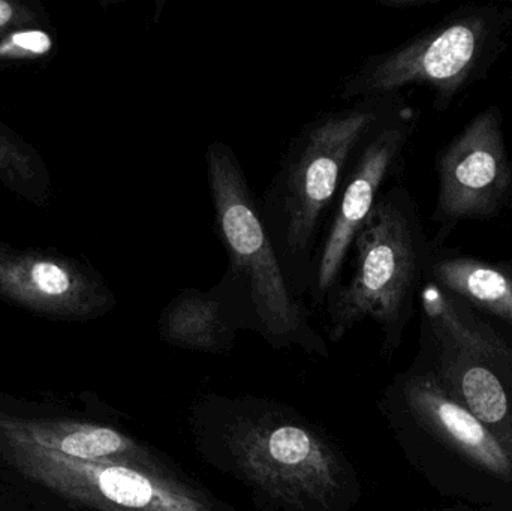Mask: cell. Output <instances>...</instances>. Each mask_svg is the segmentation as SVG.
Listing matches in <instances>:
<instances>
[{"label": "cell", "instance_id": "52a82bcc", "mask_svg": "<svg viewBox=\"0 0 512 511\" xmlns=\"http://www.w3.org/2000/svg\"><path fill=\"white\" fill-rule=\"evenodd\" d=\"M249 482L291 506L325 504L340 488L339 461L310 429L292 423L243 422L228 438Z\"/></svg>", "mask_w": 512, "mask_h": 511}, {"label": "cell", "instance_id": "ac0fdd59", "mask_svg": "<svg viewBox=\"0 0 512 511\" xmlns=\"http://www.w3.org/2000/svg\"><path fill=\"white\" fill-rule=\"evenodd\" d=\"M478 511V510H477Z\"/></svg>", "mask_w": 512, "mask_h": 511}, {"label": "cell", "instance_id": "6da1fadb", "mask_svg": "<svg viewBox=\"0 0 512 511\" xmlns=\"http://www.w3.org/2000/svg\"><path fill=\"white\" fill-rule=\"evenodd\" d=\"M403 108L397 95L357 99L310 120L283 153L259 203L283 272L300 299L309 294L313 257L352 162Z\"/></svg>", "mask_w": 512, "mask_h": 511}, {"label": "cell", "instance_id": "8fae6325", "mask_svg": "<svg viewBox=\"0 0 512 511\" xmlns=\"http://www.w3.org/2000/svg\"><path fill=\"white\" fill-rule=\"evenodd\" d=\"M0 441L80 461L162 470L152 453L110 426L75 420L21 419L0 413Z\"/></svg>", "mask_w": 512, "mask_h": 511}, {"label": "cell", "instance_id": "e0dca14e", "mask_svg": "<svg viewBox=\"0 0 512 511\" xmlns=\"http://www.w3.org/2000/svg\"><path fill=\"white\" fill-rule=\"evenodd\" d=\"M448 511H457V509H451V510H448ZM463 511H466V509L463 510Z\"/></svg>", "mask_w": 512, "mask_h": 511}, {"label": "cell", "instance_id": "2e32d148", "mask_svg": "<svg viewBox=\"0 0 512 511\" xmlns=\"http://www.w3.org/2000/svg\"><path fill=\"white\" fill-rule=\"evenodd\" d=\"M11 17V6H9L8 3L2 2V0H0V26H3V24L8 23V21L11 20Z\"/></svg>", "mask_w": 512, "mask_h": 511}, {"label": "cell", "instance_id": "7c38bea8", "mask_svg": "<svg viewBox=\"0 0 512 511\" xmlns=\"http://www.w3.org/2000/svg\"><path fill=\"white\" fill-rule=\"evenodd\" d=\"M234 327L230 312L212 288H185L159 317V333L165 342L206 353L227 350L233 342Z\"/></svg>", "mask_w": 512, "mask_h": 511}, {"label": "cell", "instance_id": "277c9868", "mask_svg": "<svg viewBox=\"0 0 512 511\" xmlns=\"http://www.w3.org/2000/svg\"><path fill=\"white\" fill-rule=\"evenodd\" d=\"M351 275L325 300L327 332L339 342L364 320L375 321L390 350L399 344L411 314L423 266L420 225L405 189L396 186L379 198L352 245Z\"/></svg>", "mask_w": 512, "mask_h": 511}, {"label": "cell", "instance_id": "ba28073f", "mask_svg": "<svg viewBox=\"0 0 512 511\" xmlns=\"http://www.w3.org/2000/svg\"><path fill=\"white\" fill-rule=\"evenodd\" d=\"M411 132V111L405 107L369 138L352 162L313 257V308H324L331 291L345 278L352 245L384 194L385 182L399 167Z\"/></svg>", "mask_w": 512, "mask_h": 511}, {"label": "cell", "instance_id": "5b68a950", "mask_svg": "<svg viewBox=\"0 0 512 511\" xmlns=\"http://www.w3.org/2000/svg\"><path fill=\"white\" fill-rule=\"evenodd\" d=\"M420 297L426 365L454 401L512 450V339L433 281Z\"/></svg>", "mask_w": 512, "mask_h": 511}, {"label": "cell", "instance_id": "8992f818", "mask_svg": "<svg viewBox=\"0 0 512 511\" xmlns=\"http://www.w3.org/2000/svg\"><path fill=\"white\" fill-rule=\"evenodd\" d=\"M0 453L21 476L93 511H216L162 470L80 461L3 441Z\"/></svg>", "mask_w": 512, "mask_h": 511}, {"label": "cell", "instance_id": "9c48e42d", "mask_svg": "<svg viewBox=\"0 0 512 511\" xmlns=\"http://www.w3.org/2000/svg\"><path fill=\"white\" fill-rule=\"evenodd\" d=\"M486 42V23L472 17L454 21L406 44L367 57L343 80L342 101L397 95L408 86H430L448 98L465 83Z\"/></svg>", "mask_w": 512, "mask_h": 511}, {"label": "cell", "instance_id": "30bf717a", "mask_svg": "<svg viewBox=\"0 0 512 511\" xmlns=\"http://www.w3.org/2000/svg\"><path fill=\"white\" fill-rule=\"evenodd\" d=\"M438 215L445 219L484 218L501 206L511 171L501 123L484 111L439 158Z\"/></svg>", "mask_w": 512, "mask_h": 511}, {"label": "cell", "instance_id": "3957f363", "mask_svg": "<svg viewBox=\"0 0 512 511\" xmlns=\"http://www.w3.org/2000/svg\"><path fill=\"white\" fill-rule=\"evenodd\" d=\"M399 398L435 488L478 511H512V450L445 392L429 366L402 378Z\"/></svg>", "mask_w": 512, "mask_h": 511}, {"label": "cell", "instance_id": "5bb4252c", "mask_svg": "<svg viewBox=\"0 0 512 511\" xmlns=\"http://www.w3.org/2000/svg\"><path fill=\"white\" fill-rule=\"evenodd\" d=\"M33 281L42 293L50 294V296H60L69 290L68 276L53 264H38L33 269Z\"/></svg>", "mask_w": 512, "mask_h": 511}, {"label": "cell", "instance_id": "9a60e30c", "mask_svg": "<svg viewBox=\"0 0 512 511\" xmlns=\"http://www.w3.org/2000/svg\"><path fill=\"white\" fill-rule=\"evenodd\" d=\"M14 44L33 53H45L50 48L51 41L42 32H23L14 35Z\"/></svg>", "mask_w": 512, "mask_h": 511}, {"label": "cell", "instance_id": "4fadbf2b", "mask_svg": "<svg viewBox=\"0 0 512 511\" xmlns=\"http://www.w3.org/2000/svg\"><path fill=\"white\" fill-rule=\"evenodd\" d=\"M430 272L439 287L512 327V276L507 272L471 258L436 261Z\"/></svg>", "mask_w": 512, "mask_h": 511}, {"label": "cell", "instance_id": "7a4b0ae2", "mask_svg": "<svg viewBox=\"0 0 512 511\" xmlns=\"http://www.w3.org/2000/svg\"><path fill=\"white\" fill-rule=\"evenodd\" d=\"M207 185L215 231L227 252L224 276L212 288L234 323L254 324L271 344H298L324 351L313 332L309 309L289 284L233 147L213 141L206 150Z\"/></svg>", "mask_w": 512, "mask_h": 511}]
</instances>
